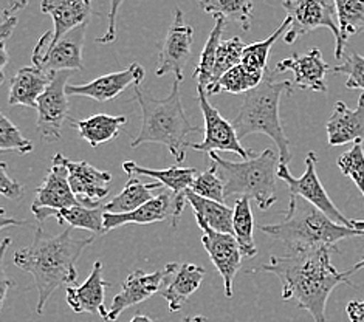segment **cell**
I'll list each match as a JSON object with an SVG mask.
<instances>
[{
    "label": "cell",
    "mask_w": 364,
    "mask_h": 322,
    "mask_svg": "<svg viewBox=\"0 0 364 322\" xmlns=\"http://www.w3.org/2000/svg\"><path fill=\"white\" fill-rule=\"evenodd\" d=\"M11 245V239L6 237L4 242H2V247H0V306H4V302L6 299V294H8V290L11 289V285H14L13 281L8 279L6 276V272H5V252L8 249V247Z\"/></svg>",
    "instance_id": "7bdbcfd3"
},
{
    "label": "cell",
    "mask_w": 364,
    "mask_h": 322,
    "mask_svg": "<svg viewBox=\"0 0 364 322\" xmlns=\"http://www.w3.org/2000/svg\"><path fill=\"white\" fill-rule=\"evenodd\" d=\"M327 140L331 146H344L364 141V92L357 109H350L343 101H336L331 118L326 123Z\"/></svg>",
    "instance_id": "44dd1931"
},
{
    "label": "cell",
    "mask_w": 364,
    "mask_h": 322,
    "mask_svg": "<svg viewBox=\"0 0 364 322\" xmlns=\"http://www.w3.org/2000/svg\"><path fill=\"white\" fill-rule=\"evenodd\" d=\"M352 226H353V228L364 231V220H352Z\"/></svg>",
    "instance_id": "f907efd6"
},
{
    "label": "cell",
    "mask_w": 364,
    "mask_h": 322,
    "mask_svg": "<svg viewBox=\"0 0 364 322\" xmlns=\"http://www.w3.org/2000/svg\"><path fill=\"white\" fill-rule=\"evenodd\" d=\"M168 269L166 289L161 290V296L168 301L169 311H178L188 299L200 286L205 277V268L194 264L171 262L164 267Z\"/></svg>",
    "instance_id": "cb8c5ba5"
},
{
    "label": "cell",
    "mask_w": 364,
    "mask_h": 322,
    "mask_svg": "<svg viewBox=\"0 0 364 322\" xmlns=\"http://www.w3.org/2000/svg\"><path fill=\"white\" fill-rule=\"evenodd\" d=\"M197 100L205 119V138L202 143H189L188 147L206 154L232 152L239 155L242 160H248L250 156L256 155L253 149L242 146L232 123L225 119L220 112L208 101V93L200 85H197Z\"/></svg>",
    "instance_id": "ba28073f"
},
{
    "label": "cell",
    "mask_w": 364,
    "mask_h": 322,
    "mask_svg": "<svg viewBox=\"0 0 364 322\" xmlns=\"http://www.w3.org/2000/svg\"><path fill=\"white\" fill-rule=\"evenodd\" d=\"M68 73H56L51 80L47 90L38 100V121L36 127L41 138L47 143L60 140V130L68 119V95L67 84Z\"/></svg>",
    "instance_id": "7c38bea8"
},
{
    "label": "cell",
    "mask_w": 364,
    "mask_h": 322,
    "mask_svg": "<svg viewBox=\"0 0 364 322\" xmlns=\"http://www.w3.org/2000/svg\"><path fill=\"white\" fill-rule=\"evenodd\" d=\"M16 23H17V17H11V19H8L0 25V38H2V43H5L6 39L11 36L16 28Z\"/></svg>",
    "instance_id": "7dc6e473"
},
{
    "label": "cell",
    "mask_w": 364,
    "mask_h": 322,
    "mask_svg": "<svg viewBox=\"0 0 364 322\" xmlns=\"http://www.w3.org/2000/svg\"><path fill=\"white\" fill-rule=\"evenodd\" d=\"M123 2L124 0H110L107 31L101 38H97V43H112L117 39V17L119 13V6L123 5Z\"/></svg>",
    "instance_id": "b9f144b4"
},
{
    "label": "cell",
    "mask_w": 364,
    "mask_h": 322,
    "mask_svg": "<svg viewBox=\"0 0 364 322\" xmlns=\"http://www.w3.org/2000/svg\"><path fill=\"white\" fill-rule=\"evenodd\" d=\"M6 168V163H0V193L10 200H21L23 197V188L8 177Z\"/></svg>",
    "instance_id": "60d3db41"
},
{
    "label": "cell",
    "mask_w": 364,
    "mask_h": 322,
    "mask_svg": "<svg viewBox=\"0 0 364 322\" xmlns=\"http://www.w3.org/2000/svg\"><path fill=\"white\" fill-rule=\"evenodd\" d=\"M2 2V8H0V14H2V22L16 17L14 14L17 11L23 10L28 5V0H0Z\"/></svg>",
    "instance_id": "ee69618b"
},
{
    "label": "cell",
    "mask_w": 364,
    "mask_h": 322,
    "mask_svg": "<svg viewBox=\"0 0 364 322\" xmlns=\"http://www.w3.org/2000/svg\"><path fill=\"white\" fill-rule=\"evenodd\" d=\"M193 42L194 28L185 22L183 11L176 8L172 14V23L161 43L155 75L159 77L174 75L177 81H183L186 65L193 56Z\"/></svg>",
    "instance_id": "30bf717a"
},
{
    "label": "cell",
    "mask_w": 364,
    "mask_h": 322,
    "mask_svg": "<svg viewBox=\"0 0 364 322\" xmlns=\"http://www.w3.org/2000/svg\"><path fill=\"white\" fill-rule=\"evenodd\" d=\"M361 268H364V257L360 260L358 264H355L353 268H350V272H352V274H353L355 272H358V269H361Z\"/></svg>",
    "instance_id": "816d5d0a"
},
{
    "label": "cell",
    "mask_w": 364,
    "mask_h": 322,
    "mask_svg": "<svg viewBox=\"0 0 364 322\" xmlns=\"http://www.w3.org/2000/svg\"><path fill=\"white\" fill-rule=\"evenodd\" d=\"M171 219L174 228L176 210H174V194L171 190H164L160 195L154 197L138 210L127 214H104V228L106 232L126 225H149L160 223Z\"/></svg>",
    "instance_id": "603a6c76"
},
{
    "label": "cell",
    "mask_w": 364,
    "mask_h": 322,
    "mask_svg": "<svg viewBox=\"0 0 364 322\" xmlns=\"http://www.w3.org/2000/svg\"><path fill=\"white\" fill-rule=\"evenodd\" d=\"M93 239L95 236L75 237L70 226L56 236H51L38 226L31 245L14 252V265L25 273H30L38 289V315L44 313L50 296L59 286L76 285V264L84 249L92 245Z\"/></svg>",
    "instance_id": "7a4b0ae2"
},
{
    "label": "cell",
    "mask_w": 364,
    "mask_h": 322,
    "mask_svg": "<svg viewBox=\"0 0 364 322\" xmlns=\"http://www.w3.org/2000/svg\"><path fill=\"white\" fill-rule=\"evenodd\" d=\"M316 154L309 152L306 156V171L299 178L291 176L289 164L279 163V166H277V178H281L285 185H287L290 195L302 197L307 200L309 203L316 206L319 211H323L326 215L331 217L333 222L353 228L352 220H349L348 217H344L343 213L338 210L335 203L332 202V198L326 193L323 183L319 181L316 173Z\"/></svg>",
    "instance_id": "9c48e42d"
},
{
    "label": "cell",
    "mask_w": 364,
    "mask_h": 322,
    "mask_svg": "<svg viewBox=\"0 0 364 322\" xmlns=\"http://www.w3.org/2000/svg\"><path fill=\"white\" fill-rule=\"evenodd\" d=\"M144 68L138 63H132L126 70L102 75L92 82L67 85V95L68 97H84L98 102H107L115 100L127 87L140 85L144 80Z\"/></svg>",
    "instance_id": "e0dca14e"
},
{
    "label": "cell",
    "mask_w": 364,
    "mask_h": 322,
    "mask_svg": "<svg viewBox=\"0 0 364 322\" xmlns=\"http://www.w3.org/2000/svg\"><path fill=\"white\" fill-rule=\"evenodd\" d=\"M168 269H157L154 273H146L143 269L127 276V279L121 285V291L112 301V306L107 308V316L104 322H114L119 318L121 313L136 304H141L152 298L161 290V285L166 282Z\"/></svg>",
    "instance_id": "2e32d148"
},
{
    "label": "cell",
    "mask_w": 364,
    "mask_h": 322,
    "mask_svg": "<svg viewBox=\"0 0 364 322\" xmlns=\"http://www.w3.org/2000/svg\"><path fill=\"white\" fill-rule=\"evenodd\" d=\"M245 43L242 42L240 38H231L227 41H222L220 47L218 50V56H215V67L213 75V84L211 87L218 82L220 77L230 72L231 68L242 64V58H244ZM210 87V89H211ZM208 89V90H210ZM206 90V92H208Z\"/></svg>",
    "instance_id": "d590c367"
},
{
    "label": "cell",
    "mask_w": 364,
    "mask_h": 322,
    "mask_svg": "<svg viewBox=\"0 0 364 322\" xmlns=\"http://www.w3.org/2000/svg\"><path fill=\"white\" fill-rule=\"evenodd\" d=\"M70 123L82 140L87 141L95 149L102 143L118 138L121 129L127 123V118L124 115L112 117L106 113H98L87 119H70Z\"/></svg>",
    "instance_id": "4316f807"
},
{
    "label": "cell",
    "mask_w": 364,
    "mask_h": 322,
    "mask_svg": "<svg viewBox=\"0 0 364 322\" xmlns=\"http://www.w3.org/2000/svg\"><path fill=\"white\" fill-rule=\"evenodd\" d=\"M183 322H206V318L203 316H188L183 319Z\"/></svg>",
    "instance_id": "681fc988"
},
{
    "label": "cell",
    "mask_w": 364,
    "mask_h": 322,
    "mask_svg": "<svg viewBox=\"0 0 364 322\" xmlns=\"http://www.w3.org/2000/svg\"><path fill=\"white\" fill-rule=\"evenodd\" d=\"M85 31H87V25H81V27L67 33L63 39L48 48L46 47V42L41 36L33 51V65L51 76L60 72L82 70Z\"/></svg>",
    "instance_id": "8fae6325"
},
{
    "label": "cell",
    "mask_w": 364,
    "mask_h": 322,
    "mask_svg": "<svg viewBox=\"0 0 364 322\" xmlns=\"http://www.w3.org/2000/svg\"><path fill=\"white\" fill-rule=\"evenodd\" d=\"M261 231L285 243L290 252L316 248L336 249V243L344 239L364 237V231L333 222L316 206L298 195H290L289 210L282 222L264 225Z\"/></svg>",
    "instance_id": "277c9868"
},
{
    "label": "cell",
    "mask_w": 364,
    "mask_h": 322,
    "mask_svg": "<svg viewBox=\"0 0 364 322\" xmlns=\"http://www.w3.org/2000/svg\"><path fill=\"white\" fill-rule=\"evenodd\" d=\"M191 190L197 195L208 200H214V202L219 203H223L225 200H227V197H225L223 180L219 176L218 166H215L213 161L210 163V168L206 171L197 173L193 186H191Z\"/></svg>",
    "instance_id": "8d00e7d4"
},
{
    "label": "cell",
    "mask_w": 364,
    "mask_h": 322,
    "mask_svg": "<svg viewBox=\"0 0 364 322\" xmlns=\"http://www.w3.org/2000/svg\"><path fill=\"white\" fill-rule=\"evenodd\" d=\"M53 76L41 70L38 67H23L11 77L8 104L10 106H23L38 109V100L47 90Z\"/></svg>",
    "instance_id": "d4e9b609"
},
{
    "label": "cell",
    "mask_w": 364,
    "mask_h": 322,
    "mask_svg": "<svg viewBox=\"0 0 364 322\" xmlns=\"http://www.w3.org/2000/svg\"><path fill=\"white\" fill-rule=\"evenodd\" d=\"M210 161L218 166V172L225 185V197L239 194L255 200L261 211H268L277 202V166H279V154L272 147L248 160L239 163L223 160L218 152H211Z\"/></svg>",
    "instance_id": "8992f818"
},
{
    "label": "cell",
    "mask_w": 364,
    "mask_h": 322,
    "mask_svg": "<svg viewBox=\"0 0 364 322\" xmlns=\"http://www.w3.org/2000/svg\"><path fill=\"white\" fill-rule=\"evenodd\" d=\"M0 149L28 154L33 151V143L27 140L5 115L0 117Z\"/></svg>",
    "instance_id": "f35d334b"
},
{
    "label": "cell",
    "mask_w": 364,
    "mask_h": 322,
    "mask_svg": "<svg viewBox=\"0 0 364 322\" xmlns=\"http://www.w3.org/2000/svg\"><path fill=\"white\" fill-rule=\"evenodd\" d=\"M51 168L42 185L36 190V197L31 205V211L36 210H65L81 205L80 200L73 194L68 171L56 160H51Z\"/></svg>",
    "instance_id": "ffe728a7"
},
{
    "label": "cell",
    "mask_w": 364,
    "mask_h": 322,
    "mask_svg": "<svg viewBox=\"0 0 364 322\" xmlns=\"http://www.w3.org/2000/svg\"><path fill=\"white\" fill-rule=\"evenodd\" d=\"M284 10L291 17V25L284 34L285 43H294L306 34L318 28H328L335 36V58L340 60L344 55V47L341 43V31L338 25V17L335 5L327 0H284Z\"/></svg>",
    "instance_id": "52a82bcc"
},
{
    "label": "cell",
    "mask_w": 364,
    "mask_h": 322,
    "mask_svg": "<svg viewBox=\"0 0 364 322\" xmlns=\"http://www.w3.org/2000/svg\"><path fill=\"white\" fill-rule=\"evenodd\" d=\"M110 285L109 281L102 277V262L97 260L93 264L92 273L82 285L67 286V302L75 313H89V315H100L102 319L107 316V308L104 306L106 289Z\"/></svg>",
    "instance_id": "7402d4cb"
},
{
    "label": "cell",
    "mask_w": 364,
    "mask_h": 322,
    "mask_svg": "<svg viewBox=\"0 0 364 322\" xmlns=\"http://www.w3.org/2000/svg\"><path fill=\"white\" fill-rule=\"evenodd\" d=\"M290 25H291V17L287 16L270 38L247 45L244 50V58H242V64L251 68V70L265 73L268 70L267 63H268V56H270V50L273 47V43L279 38H282L284 31L289 30Z\"/></svg>",
    "instance_id": "e575fe53"
},
{
    "label": "cell",
    "mask_w": 364,
    "mask_h": 322,
    "mask_svg": "<svg viewBox=\"0 0 364 322\" xmlns=\"http://www.w3.org/2000/svg\"><path fill=\"white\" fill-rule=\"evenodd\" d=\"M341 31V43L346 48L349 38L364 30V0H333Z\"/></svg>",
    "instance_id": "836d02e7"
},
{
    "label": "cell",
    "mask_w": 364,
    "mask_h": 322,
    "mask_svg": "<svg viewBox=\"0 0 364 322\" xmlns=\"http://www.w3.org/2000/svg\"><path fill=\"white\" fill-rule=\"evenodd\" d=\"M129 322H155V321L146 315H135Z\"/></svg>",
    "instance_id": "c3c4849f"
},
{
    "label": "cell",
    "mask_w": 364,
    "mask_h": 322,
    "mask_svg": "<svg viewBox=\"0 0 364 322\" xmlns=\"http://www.w3.org/2000/svg\"><path fill=\"white\" fill-rule=\"evenodd\" d=\"M214 19H215V25L213 31L210 33V38H208L205 43L200 59H198V64L193 75L194 80H197L198 85L203 87L205 90L210 89L213 84L215 56H218V50L223 41V31L227 28V22H228L225 17H214Z\"/></svg>",
    "instance_id": "4dcf8cb0"
},
{
    "label": "cell",
    "mask_w": 364,
    "mask_h": 322,
    "mask_svg": "<svg viewBox=\"0 0 364 322\" xmlns=\"http://www.w3.org/2000/svg\"><path fill=\"white\" fill-rule=\"evenodd\" d=\"M265 73L251 70V68L245 67L244 64H239L234 68H231L230 72L225 73L206 93L218 95L222 92H227L234 95H240V93L245 95L250 90L256 89V87L264 81Z\"/></svg>",
    "instance_id": "d6a6232c"
},
{
    "label": "cell",
    "mask_w": 364,
    "mask_h": 322,
    "mask_svg": "<svg viewBox=\"0 0 364 322\" xmlns=\"http://www.w3.org/2000/svg\"><path fill=\"white\" fill-rule=\"evenodd\" d=\"M332 248H316L290 252L289 256H272L261 269L279 277L282 299L294 301L310 313L315 322H327L326 307L338 285L348 284L352 272H338L332 264Z\"/></svg>",
    "instance_id": "6da1fadb"
},
{
    "label": "cell",
    "mask_w": 364,
    "mask_h": 322,
    "mask_svg": "<svg viewBox=\"0 0 364 322\" xmlns=\"http://www.w3.org/2000/svg\"><path fill=\"white\" fill-rule=\"evenodd\" d=\"M348 316L350 318V322H364V301H352L346 307Z\"/></svg>",
    "instance_id": "f6af8a7d"
},
{
    "label": "cell",
    "mask_w": 364,
    "mask_h": 322,
    "mask_svg": "<svg viewBox=\"0 0 364 322\" xmlns=\"http://www.w3.org/2000/svg\"><path fill=\"white\" fill-rule=\"evenodd\" d=\"M123 171L131 177H149L155 181L161 183L164 188H168L172 194H174V210H176V220H174V230L177 228L178 217L183 211L186 200V190L191 189L197 176V171L194 168H180V166H171L168 169H149L138 166L135 161H124Z\"/></svg>",
    "instance_id": "ac0fdd59"
},
{
    "label": "cell",
    "mask_w": 364,
    "mask_h": 322,
    "mask_svg": "<svg viewBox=\"0 0 364 322\" xmlns=\"http://www.w3.org/2000/svg\"><path fill=\"white\" fill-rule=\"evenodd\" d=\"M53 160L67 168L73 194L82 205L90 208L100 206L101 200L107 197L112 183L110 172L100 171L87 161L68 160L63 154H56Z\"/></svg>",
    "instance_id": "5bb4252c"
},
{
    "label": "cell",
    "mask_w": 364,
    "mask_h": 322,
    "mask_svg": "<svg viewBox=\"0 0 364 322\" xmlns=\"http://www.w3.org/2000/svg\"><path fill=\"white\" fill-rule=\"evenodd\" d=\"M41 11L53 19V31L42 34L46 47L55 45L67 33L87 25L93 16V0H42Z\"/></svg>",
    "instance_id": "9a60e30c"
},
{
    "label": "cell",
    "mask_w": 364,
    "mask_h": 322,
    "mask_svg": "<svg viewBox=\"0 0 364 322\" xmlns=\"http://www.w3.org/2000/svg\"><path fill=\"white\" fill-rule=\"evenodd\" d=\"M134 98L141 107L143 124L131 146L138 147L144 143H160L166 146L177 164L185 161L188 136L200 132L202 127L191 124L180 97V81H174L169 97L157 100L151 92H144L140 85L134 87Z\"/></svg>",
    "instance_id": "3957f363"
},
{
    "label": "cell",
    "mask_w": 364,
    "mask_h": 322,
    "mask_svg": "<svg viewBox=\"0 0 364 322\" xmlns=\"http://www.w3.org/2000/svg\"><path fill=\"white\" fill-rule=\"evenodd\" d=\"M338 168L344 177H349L364 198V149L361 143H355L352 149L338 156Z\"/></svg>",
    "instance_id": "74e56055"
},
{
    "label": "cell",
    "mask_w": 364,
    "mask_h": 322,
    "mask_svg": "<svg viewBox=\"0 0 364 322\" xmlns=\"http://www.w3.org/2000/svg\"><path fill=\"white\" fill-rule=\"evenodd\" d=\"M234 215H232V228L234 237L239 242V247L244 257H255L257 254V247L255 243L253 231H255V220L253 213H251L250 198L239 197L234 203Z\"/></svg>",
    "instance_id": "1f68e13d"
},
{
    "label": "cell",
    "mask_w": 364,
    "mask_h": 322,
    "mask_svg": "<svg viewBox=\"0 0 364 322\" xmlns=\"http://www.w3.org/2000/svg\"><path fill=\"white\" fill-rule=\"evenodd\" d=\"M255 2L256 0H197L198 6L205 13L237 22L244 31H250L251 28Z\"/></svg>",
    "instance_id": "f546056e"
},
{
    "label": "cell",
    "mask_w": 364,
    "mask_h": 322,
    "mask_svg": "<svg viewBox=\"0 0 364 322\" xmlns=\"http://www.w3.org/2000/svg\"><path fill=\"white\" fill-rule=\"evenodd\" d=\"M197 225L202 230V245L223 279L225 296L232 298L234 277H236L242 265V257H244L239 242L234 237V234L218 232L202 222H197Z\"/></svg>",
    "instance_id": "4fadbf2b"
},
{
    "label": "cell",
    "mask_w": 364,
    "mask_h": 322,
    "mask_svg": "<svg viewBox=\"0 0 364 322\" xmlns=\"http://www.w3.org/2000/svg\"><path fill=\"white\" fill-rule=\"evenodd\" d=\"M161 186L163 185L159 181L147 183V185H144V183H141L136 177H131L127 180L123 190H121L118 195L112 198L110 202L104 205V211L109 214L132 213L154 198L151 190L159 189Z\"/></svg>",
    "instance_id": "f1b7e54d"
},
{
    "label": "cell",
    "mask_w": 364,
    "mask_h": 322,
    "mask_svg": "<svg viewBox=\"0 0 364 322\" xmlns=\"http://www.w3.org/2000/svg\"><path fill=\"white\" fill-rule=\"evenodd\" d=\"M36 217V223L41 226L48 217H55V219L63 225L67 223L70 228L77 230H87L95 236H102L106 234L104 228V205L100 206H85V205H76L73 208H65V210H36L33 211Z\"/></svg>",
    "instance_id": "484cf974"
},
{
    "label": "cell",
    "mask_w": 364,
    "mask_h": 322,
    "mask_svg": "<svg viewBox=\"0 0 364 322\" xmlns=\"http://www.w3.org/2000/svg\"><path fill=\"white\" fill-rule=\"evenodd\" d=\"M336 75L348 76L346 87L350 90H363L364 92V56L358 53H350L343 64H338L332 68Z\"/></svg>",
    "instance_id": "ab89813d"
},
{
    "label": "cell",
    "mask_w": 364,
    "mask_h": 322,
    "mask_svg": "<svg viewBox=\"0 0 364 322\" xmlns=\"http://www.w3.org/2000/svg\"><path fill=\"white\" fill-rule=\"evenodd\" d=\"M186 200L191 205L196 215L197 222H202L211 230L218 232H227L234 234L232 228V215L234 211L225 203L214 202V200H208L200 195L194 194L193 190H186Z\"/></svg>",
    "instance_id": "83f0119b"
},
{
    "label": "cell",
    "mask_w": 364,
    "mask_h": 322,
    "mask_svg": "<svg viewBox=\"0 0 364 322\" xmlns=\"http://www.w3.org/2000/svg\"><path fill=\"white\" fill-rule=\"evenodd\" d=\"M284 95L291 97L293 82L287 80L276 81L274 73L267 70L264 81L256 89L244 95V101L237 117L232 119V126L236 129L239 140L255 134L272 138L281 163L289 164L291 160L290 141L285 135L279 115V104Z\"/></svg>",
    "instance_id": "5b68a950"
},
{
    "label": "cell",
    "mask_w": 364,
    "mask_h": 322,
    "mask_svg": "<svg viewBox=\"0 0 364 322\" xmlns=\"http://www.w3.org/2000/svg\"><path fill=\"white\" fill-rule=\"evenodd\" d=\"M0 214H2V219H0V230H5L6 226H25V228H34L38 230V225H31L27 220H16V219H8L6 217V211L0 210Z\"/></svg>",
    "instance_id": "bcb514c9"
},
{
    "label": "cell",
    "mask_w": 364,
    "mask_h": 322,
    "mask_svg": "<svg viewBox=\"0 0 364 322\" xmlns=\"http://www.w3.org/2000/svg\"><path fill=\"white\" fill-rule=\"evenodd\" d=\"M293 72L294 84L302 90H311L326 93L327 82L326 75L331 70V67L324 63L323 55L318 48H311L306 55L293 53L291 58L282 59L276 64L274 73L281 72Z\"/></svg>",
    "instance_id": "d6986e66"
}]
</instances>
